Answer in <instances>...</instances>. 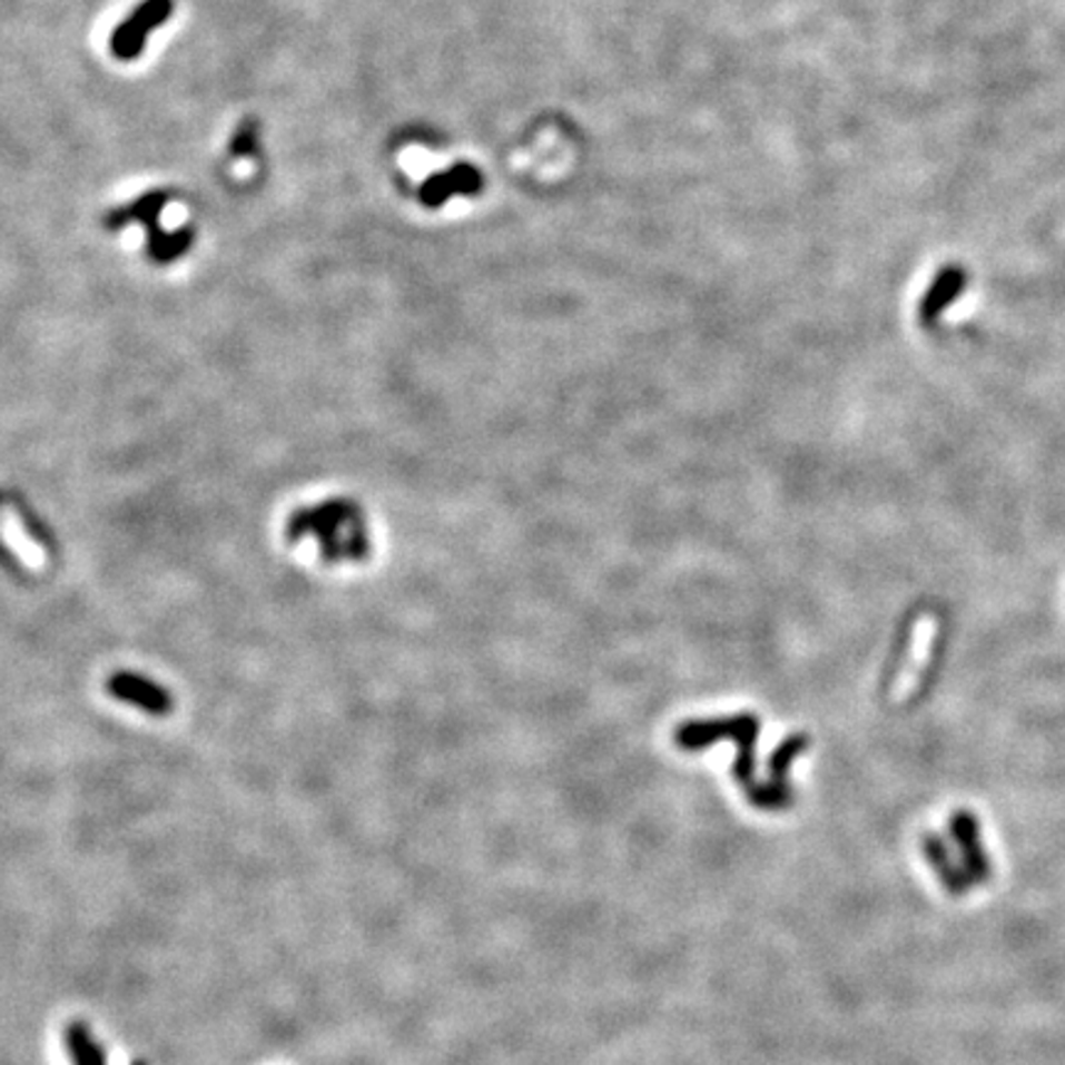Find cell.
Returning <instances> with one entry per match:
<instances>
[{
	"instance_id": "cell-1",
	"label": "cell",
	"mask_w": 1065,
	"mask_h": 1065,
	"mask_svg": "<svg viewBox=\"0 0 1065 1065\" xmlns=\"http://www.w3.org/2000/svg\"><path fill=\"white\" fill-rule=\"evenodd\" d=\"M166 205H168V193L164 190L144 193L141 198L124 205V208L109 210L105 217V225L107 230H121V227L131 223H141L146 227V237H148V255H151L156 262H160V265H166V262H174L193 245L190 227H180V230H174V233H166L164 227H160L158 217L160 213H164Z\"/></svg>"
},
{
	"instance_id": "cell-2",
	"label": "cell",
	"mask_w": 1065,
	"mask_h": 1065,
	"mask_svg": "<svg viewBox=\"0 0 1065 1065\" xmlns=\"http://www.w3.org/2000/svg\"><path fill=\"white\" fill-rule=\"evenodd\" d=\"M174 0H141L129 16L111 30L109 50L119 62H131L146 48V40L154 30L166 26L174 16Z\"/></svg>"
},
{
	"instance_id": "cell-3",
	"label": "cell",
	"mask_w": 1065,
	"mask_h": 1065,
	"mask_svg": "<svg viewBox=\"0 0 1065 1065\" xmlns=\"http://www.w3.org/2000/svg\"><path fill=\"white\" fill-rule=\"evenodd\" d=\"M484 188V176L476 166L456 164L442 174L430 176L420 186V203L425 208H442L454 196H476Z\"/></svg>"
},
{
	"instance_id": "cell-4",
	"label": "cell",
	"mask_w": 1065,
	"mask_h": 1065,
	"mask_svg": "<svg viewBox=\"0 0 1065 1065\" xmlns=\"http://www.w3.org/2000/svg\"><path fill=\"white\" fill-rule=\"evenodd\" d=\"M967 286V274L962 267H945L937 272L935 282L930 284V289L925 292L923 302H920V321L927 326H933L937 316H940L949 304L957 302V296L962 289Z\"/></svg>"
},
{
	"instance_id": "cell-5",
	"label": "cell",
	"mask_w": 1065,
	"mask_h": 1065,
	"mask_svg": "<svg viewBox=\"0 0 1065 1065\" xmlns=\"http://www.w3.org/2000/svg\"><path fill=\"white\" fill-rule=\"evenodd\" d=\"M0 535H3V541L10 551H13L28 568L40 570L45 568V563H48L45 548L32 541L26 523L20 521V515L13 509L0 511Z\"/></svg>"
},
{
	"instance_id": "cell-6",
	"label": "cell",
	"mask_w": 1065,
	"mask_h": 1065,
	"mask_svg": "<svg viewBox=\"0 0 1065 1065\" xmlns=\"http://www.w3.org/2000/svg\"><path fill=\"white\" fill-rule=\"evenodd\" d=\"M109 689L114 696L124 698V701L139 703L151 710V713H168L170 708L166 693H160V689H156V686L151 683L134 679V676H114V679L109 681Z\"/></svg>"
},
{
	"instance_id": "cell-7",
	"label": "cell",
	"mask_w": 1065,
	"mask_h": 1065,
	"mask_svg": "<svg viewBox=\"0 0 1065 1065\" xmlns=\"http://www.w3.org/2000/svg\"><path fill=\"white\" fill-rule=\"evenodd\" d=\"M257 144H259V124L255 119H245L237 126V131L233 136L230 154L235 158H247L257 151Z\"/></svg>"
}]
</instances>
